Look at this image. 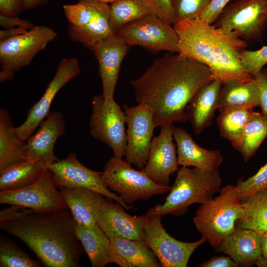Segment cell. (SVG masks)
I'll use <instances>...</instances> for the list:
<instances>
[{
	"mask_svg": "<svg viewBox=\"0 0 267 267\" xmlns=\"http://www.w3.org/2000/svg\"><path fill=\"white\" fill-rule=\"evenodd\" d=\"M49 0H22L24 10L32 9L46 4Z\"/></svg>",
	"mask_w": 267,
	"mask_h": 267,
	"instance_id": "f6af8a7d",
	"label": "cell"
},
{
	"mask_svg": "<svg viewBox=\"0 0 267 267\" xmlns=\"http://www.w3.org/2000/svg\"><path fill=\"white\" fill-rule=\"evenodd\" d=\"M237 226L262 234L267 232V188L241 200Z\"/></svg>",
	"mask_w": 267,
	"mask_h": 267,
	"instance_id": "f546056e",
	"label": "cell"
},
{
	"mask_svg": "<svg viewBox=\"0 0 267 267\" xmlns=\"http://www.w3.org/2000/svg\"><path fill=\"white\" fill-rule=\"evenodd\" d=\"M126 124L124 111L114 99L106 100L102 94L92 97L89 119L90 134L108 145L116 157L122 158L125 155Z\"/></svg>",
	"mask_w": 267,
	"mask_h": 267,
	"instance_id": "30bf717a",
	"label": "cell"
},
{
	"mask_svg": "<svg viewBox=\"0 0 267 267\" xmlns=\"http://www.w3.org/2000/svg\"><path fill=\"white\" fill-rule=\"evenodd\" d=\"M267 136V114L254 111L235 149L244 161L253 157Z\"/></svg>",
	"mask_w": 267,
	"mask_h": 267,
	"instance_id": "4dcf8cb0",
	"label": "cell"
},
{
	"mask_svg": "<svg viewBox=\"0 0 267 267\" xmlns=\"http://www.w3.org/2000/svg\"><path fill=\"white\" fill-rule=\"evenodd\" d=\"M153 13L167 24L173 26L174 19L172 8V0H146Z\"/></svg>",
	"mask_w": 267,
	"mask_h": 267,
	"instance_id": "74e56055",
	"label": "cell"
},
{
	"mask_svg": "<svg viewBox=\"0 0 267 267\" xmlns=\"http://www.w3.org/2000/svg\"><path fill=\"white\" fill-rule=\"evenodd\" d=\"M239 265L229 256L214 257L199 266L201 267H236Z\"/></svg>",
	"mask_w": 267,
	"mask_h": 267,
	"instance_id": "7bdbcfd3",
	"label": "cell"
},
{
	"mask_svg": "<svg viewBox=\"0 0 267 267\" xmlns=\"http://www.w3.org/2000/svg\"><path fill=\"white\" fill-rule=\"evenodd\" d=\"M43 161L24 160L0 171V190H12L29 185L38 180L48 168Z\"/></svg>",
	"mask_w": 267,
	"mask_h": 267,
	"instance_id": "83f0119b",
	"label": "cell"
},
{
	"mask_svg": "<svg viewBox=\"0 0 267 267\" xmlns=\"http://www.w3.org/2000/svg\"><path fill=\"white\" fill-rule=\"evenodd\" d=\"M178 37V51L207 66L213 80H248L255 77L242 67L240 53L247 43L231 30L215 27L198 17L173 25Z\"/></svg>",
	"mask_w": 267,
	"mask_h": 267,
	"instance_id": "3957f363",
	"label": "cell"
},
{
	"mask_svg": "<svg viewBox=\"0 0 267 267\" xmlns=\"http://www.w3.org/2000/svg\"><path fill=\"white\" fill-rule=\"evenodd\" d=\"M255 265L259 267H267V258L261 255L256 261Z\"/></svg>",
	"mask_w": 267,
	"mask_h": 267,
	"instance_id": "7dc6e473",
	"label": "cell"
},
{
	"mask_svg": "<svg viewBox=\"0 0 267 267\" xmlns=\"http://www.w3.org/2000/svg\"><path fill=\"white\" fill-rule=\"evenodd\" d=\"M261 247L262 255L267 258V232L262 234Z\"/></svg>",
	"mask_w": 267,
	"mask_h": 267,
	"instance_id": "bcb514c9",
	"label": "cell"
},
{
	"mask_svg": "<svg viewBox=\"0 0 267 267\" xmlns=\"http://www.w3.org/2000/svg\"><path fill=\"white\" fill-rule=\"evenodd\" d=\"M219 111L217 123L220 134L235 148L254 112L253 109L231 107L219 109Z\"/></svg>",
	"mask_w": 267,
	"mask_h": 267,
	"instance_id": "1f68e13d",
	"label": "cell"
},
{
	"mask_svg": "<svg viewBox=\"0 0 267 267\" xmlns=\"http://www.w3.org/2000/svg\"><path fill=\"white\" fill-rule=\"evenodd\" d=\"M144 242L156 255L162 267H186L195 249L207 242L202 237L192 242L179 241L163 227L161 217L145 214Z\"/></svg>",
	"mask_w": 267,
	"mask_h": 267,
	"instance_id": "8fae6325",
	"label": "cell"
},
{
	"mask_svg": "<svg viewBox=\"0 0 267 267\" xmlns=\"http://www.w3.org/2000/svg\"><path fill=\"white\" fill-rule=\"evenodd\" d=\"M240 190L241 200L252 196L267 188V163L256 174L236 184Z\"/></svg>",
	"mask_w": 267,
	"mask_h": 267,
	"instance_id": "d590c367",
	"label": "cell"
},
{
	"mask_svg": "<svg viewBox=\"0 0 267 267\" xmlns=\"http://www.w3.org/2000/svg\"><path fill=\"white\" fill-rule=\"evenodd\" d=\"M47 169L57 188L89 189L113 200L125 209L129 210L131 207L105 185L102 178V172L86 167L79 161L75 153L69 154L65 158L57 160L51 164Z\"/></svg>",
	"mask_w": 267,
	"mask_h": 267,
	"instance_id": "4fadbf2b",
	"label": "cell"
},
{
	"mask_svg": "<svg viewBox=\"0 0 267 267\" xmlns=\"http://www.w3.org/2000/svg\"><path fill=\"white\" fill-rule=\"evenodd\" d=\"M173 138L179 166L193 167L206 171L218 170L223 159L220 151L200 147L188 132L179 127H174Z\"/></svg>",
	"mask_w": 267,
	"mask_h": 267,
	"instance_id": "44dd1931",
	"label": "cell"
},
{
	"mask_svg": "<svg viewBox=\"0 0 267 267\" xmlns=\"http://www.w3.org/2000/svg\"><path fill=\"white\" fill-rule=\"evenodd\" d=\"M153 13L146 0H117L110 4V23L115 33L128 24Z\"/></svg>",
	"mask_w": 267,
	"mask_h": 267,
	"instance_id": "d6a6232c",
	"label": "cell"
},
{
	"mask_svg": "<svg viewBox=\"0 0 267 267\" xmlns=\"http://www.w3.org/2000/svg\"><path fill=\"white\" fill-rule=\"evenodd\" d=\"M114 252L128 267H159L161 264L144 241L121 238H110Z\"/></svg>",
	"mask_w": 267,
	"mask_h": 267,
	"instance_id": "f1b7e54d",
	"label": "cell"
},
{
	"mask_svg": "<svg viewBox=\"0 0 267 267\" xmlns=\"http://www.w3.org/2000/svg\"><path fill=\"white\" fill-rule=\"evenodd\" d=\"M213 80L209 68L180 53L156 59L131 81L135 101L151 110L156 127L187 121L186 108L198 89Z\"/></svg>",
	"mask_w": 267,
	"mask_h": 267,
	"instance_id": "6da1fadb",
	"label": "cell"
},
{
	"mask_svg": "<svg viewBox=\"0 0 267 267\" xmlns=\"http://www.w3.org/2000/svg\"><path fill=\"white\" fill-rule=\"evenodd\" d=\"M213 0H172L174 24L199 16Z\"/></svg>",
	"mask_w": 267,
	"mask_h": 267,
	"instance_id": "e575fe53",
	"label": "cell"
},
{
	"mask_svg": "<svg viewBox=\"0 0 267 267\" xmlns=\"http://www.w3.org/2000/svg\"><path fill=\"white\" fill-rule=\"evenodd\" d=\"M0 25L5 29L22 27L29 30L35 26L31 22L17 16H8L0 14Z\"/></svg>",
	"mask_w": 267,
	"mask_h": 267,
	"instance_id": "b9f144b4",
	"label": "cell"
},
{
	"mask_svg": "<svg viewBox=\"0 0 267 267\" xmlns=\"http://www.w3.org/2000/svg\"><path fill=\"white\" fill-rule=\"evenodd\" d=\"M60 192L76 222L88 226L96 224L105 196L83 187L61 188Z\"/></svg>",
	"mask_w": 267,
	"mask_h": 267,
	"instance_id": "d4e9b609",
	"label": "cell"
},
{
	"mask_svg": "<svg viewBox=\"0 0 267 267\" xmlns=\"http://www.w3.org/2000/svg\"><path fill=\"white\" fill-rule=\"evenodd\" d=\"M173 124L161 127L153 138L147 163L143 169L155 182L169 185L170 176L178 169L176 146L173 142Z\"/></svg>",
	"mask_w": 267,
	"mask_h": 267,
	"instance_id": "e0dca14e",
	"label": "cell"
},
{
	"mask_svg": "<svg viewBox=\"0 0 267 267\" xmlns=\"http://www.w3.org/2000/svg\"><path fill=\"white\" fill-rule=\"evenodd\" d=\"M105 198L96 222L97 225L109 238L144 241L145 215L132 216L120 204Z\"/></svg>",
	"mask_w": 267,
	"mask_h": 267,
	"instance_id": "d6986e66",
	"label": "cell"
},
{
	"mask_svg": "<svg viewBox=\"0 0 267 267\" xmlns=\"http://www.w3.org/2000/svg\"><path fill=\"white\" fill-rule=\"evenodd\" d=\"M222 83L216 80L205 84L195 94L186 108L187 121L196 134L210 127L215 112Z\"/></svg>",
	"mask_w": 267,
	"mask_h": 267,
	"instance_id": "cb8c5ba5",
	"label": "cell"
},
{
	"mask_svg": "<svg viewBox=\"0 0 267 267\" xmlns=\"http://www.w3.org/2000/svg\"><path fill=\"white\" fill-rule=\"evenodd\" d=\"M0 267H38L39 266L14 242L1 236Z\"/></svg>",
	"mask_w": 267,
	"mask_h": 267,
	"instance_id": "836d02e7",
	"label": "cell"
},
{
	"mask_svg": "<svg viewBox=\"0 0 267 267\" xmlns=\"http://www.w3.org/2000/svg\"><path fill=\"white\" fill-rule=\"evenodd\" d=\"M260 91V107L267 114V67H264L255 77Z\"/></svg>",
	"mask_w": 267,
	"mask_h": 267,
	"instance_id": "60d3db41",
	"label": "cell"
},
{
	"mask_svg": "<svg viewBox=\"0 0 267 267\" xmlns=\"http://www.w3.org/2000/svg\"><path fill=\"white\" fill-rule=\"evenodd\" d=\"M29 30L22 27L7 28L0 31V41L24 34Z\"/></svg>",
	"mask_w": 267,
	"mask_h": 267,
	"instance_id": "ee69618b",
	"label": "cell"
},
{
	"mask_svg": "<svg viewBox=\"0 0 267 267\" xmlns=\"http://www.w3.org/2000/svg\"><path fill=\"white\" fill-rule=\"evenodd\" d=\"M98 0L104 2L105 3H111L117 0Z\"/></svg>",
	"mask_w": 267,
	"mask_h": 267,
	"instance_id": "c3c4849f",
	"label": "cell"
},
{
	"mask_svg": "<svg viewBox=\"0 0 267 267\" xmlns=\"http://www.w3.org/2000/svg\"><path fill=\"white\" fill-rule=\"evenodd\" d=\"M222 184L218 170L206 171L181 166L177 171L174 183L164 203L150 208L146 214L181 216L191 205L202 204L214 198Z\"/></svg>",
	"mask_w": 267,
	"mask_h": 267,
	"instance_id": "277c9868",
	"label": "cell"
},
{
	"mask_svg": "<svg viewBox=\"0 0 267 267\" xmlns=\"http://www.w3.org/2000/svg\"><path fill=\"white\" fill-rule=\"evenodd\" d=\"M24 10L22 0H0V14L17 16Z\"/></svg>",
	"mask_w": 267,
	"mask_h": 267,
	"instance_id": "ab89813d",
	"label": "cell"
},
{
	"mask_svg": "<svg viewBox=\"0 0 267 267\" xmlns=\"http://www.w3.org/2000/svg\"><path fill=\"white\" fill-rule=\"evenodd\" d=\"M261 237L254 230L237 226L216 249L228 255L238 265L253 266L262 255Z\"/></svg>",
	"mask_w": 267,
	"mask_h": 267,
	"instance_id": "603a6c76",
	"label": "cell"
},
{
	"mask_svg": "<svg viewBox=\"0 0 267 267\" xmlns=\"http://www.w3.org/2000/svg\"><path fill=\"white\" fill-rule=\"evenodd\" d=\"M26 141L17 134L7 110L0 109V171L16 163L26 160Z\"/></svg>",
	"mask_w": 267,
	"mask_h": 267,
	"instance_id": "4316f807",
	"label": "cell"
},
{
	"mask_svg": "<svg viewBox=\"0 0 267 267\" xmlns=\"http://www.w3.org/2000/svg\"><path fill=\"white\" fill-rule=\"evenodd\" d=\"M81 73L77 59L63 58L59 63L54 76L40 99L29 110L26 120L15 131L20 138L26 140L50 113L51 103L61 88Z\"/></svg>",
	"mask_w": 267,
	"mask_h": 267,
	"instance_id": "9a60e30c",
	"label": "cell"
},
{
	"mask_svg": "<svg viewBox=\"0 0 267 267\" xmlns=\"http://www.w3.org/2000/svg\"><path fill=\"white\" fill-rule=\"evenodd\" d=\"M76 229L92 267H103L113 263L126 267L124 261L113 251L110 238L97 224L88 226L77 222Z\"/></svg>",
	"mask_w": 267,
	"mask_h": 267,
	"instance_id": "7402d4cb",
	"label": "cell"
},
{
	"mask_svg": "<svg viewBox=\"0 0 267 267\" xmlns=\"http://www.w3.org/2000/svg\"><path fill=\"white\" fill-rule=\"evenodd\" d=\"M241 211L238 186L227 184L219 195L201 204L193 219L197 230L210 245L217 249L235 228Z\"/></svg>",
	"mask_w": 267,
	"mask_h": 267,
	"instance_id": "5b68a950",
	"label": "cell"
},
{
	"mask_svg": "<svg viewBox=\"0 0 267 267\" xmlns=\"http://www.w3.org/2000/svg\"><path fill=\"white\" fill-rule=\"evenodd\" d=\"M122 158L113 157L105 164L101 177L103 182L127 205L136 201L148 200L170 191L172 186L152 180L143 169L136 170Z\"/></svg>",
	"mask_w": 267,
	"mask_h": 267,
	"instance_id": "52a82bcc",
	"label": "cell"
},
{
	"mask_svg": "<svg viewBox=\"0 0 267 267\" xmlns=\"http://www.w3.org/2000/svg\"><path fill=\"white\" fill-rule=\"evenodd\" d=\"M240 62L244 69L255 77L267 64V45L257 50L244 49L240 53Z\"/></svg>",
	"mask_w": 267,
	"mask_h": 267,
	"instance_id": "8d00e7d4",
	"label": "cell"
},
{
	"mask_svg": "<svg viewBox=\"0 0 267 267\" xmlns=\"http://www.w3.org/2000/svg\"><path fill=\"white\" fill-rule=\"evenodd\" d=\"M57 36L53 29L35 25L24 34L0 41V81L11 80L15 72L31 63Z\"/></svg>",
	"mask_w": 267,
	"mask_h": 267,
	"instance_id": "ba28073f",
	"label": "cell"
},
{
	"mask_svg": "<svg viewBox=\"0 0 267 267\" xmlns=\"http://www.w3.org/2000/svg\"><path fill=\"white\" fill-rule=\"evenodd\" d=\"M130 47L124 39L115 33L100 42L92 50L98 63L102 94L106 100L114 99L121 63Z\"/></svg>",
	"mask_w": 267,
	"mask_h": 267,
	"instance_id": "ac0fdd59",
	"label": "cell"
},
{
	"mask_svg": "<svg viewBox=\"0 0 267 267\" xmlns=\"http://www.w3.org/2000/svg\"><path fill=\"white\" fill-rule=\"evenodd\" d=\"M213 25L235 32L247 43L260 42L267 28V0H232Z\"/></svg>",
	"mask_w": 267,
	"mask_h": 267,
	"instance_id": "9c48e42d",
	"label": "cell"
},
{
	"mask_svg": "<svg viewBox=\"0 0 267 267\" xmlns=\"http://www.w3.org/2000/svg\"><path fill=\"white\" fill-rule=\"evenodd\" d=\"M126 115L127 147L126 160L139 169L144 168L156 127L153 113L145 105H123Z\"/></svg>",
	"mask_w": 267,
	"mask_h": 267,
	"instance_id": "5bb4252c",
	"label": "cell"
},
{
	"mask_svg": "<svg viewBox=\"0 0 267 267\" xmlns=\"http://www.w3.org/2000/svg\"><path fill=\"white\" fill-rule=\"evenodd\" d=\"M57 188L50 171L47 169L38 180L29 185L16 189L0 190V203L40 211L68 208Z\"/></svg>",
	"mask_w": 267,
	"mask_h": 267,
	"instance_id": "2e32d148",
	"label": "cell"
},
{
	"mask_svg": "<svg viewBox=\"0 0 267 267\" xmlns=\"http://www.w3.org/2000/svg\"><path fill=\"white\" fill-rule=\"evenodd\" d=\"M68 208L40 211L10 205L0 211V228L21 240L47 267H78L84 253Z\"/></svg>",
	"mask_w": 267,
	"mask_h": 267,
	"instance_id": "7a4b0ae2",
	"label": "cell"
},
{
	"mask_svg": "<svg viewBox=\"0 0 267 267\" xmlns=\"http://www.w3.org/2000/svg\"><path fill=\"white\" fill-rule=\"evenodd\" d=\"M116 33L130 46L138 45L152 52L178 51V37L173 26L167 24L154 13L128 24Z\"/></svg>",
	"mask_w": 267,
	"mask_h": 267,
	"instance_id": "7c38bea8",
	"label": "cell"
},
{
	"mask_svg": "<svg viewBox=\"0 0 267 267\" xmlns=\"http://www.w3.org/2000/svg\"><path fill=\"white\" fill-rule=\"evenodd\" d=\"M65 131L66 123L62 114L59 111L50 112L37 132L26 140L25 160L43 161L49 166L58 160L54 154V147Z\"/></svg>",
	"mask_w": 267,
	"mask_h": 267,
	"instance_id": "ffe728a7",
	"label": "cell"
},
{
	"mask_svg": "<svg viewBox=\"0 0 267 267\" xmlns=\"http://www.w3.org/2000/svg\"><path fill=\"white\" fill-rule=\"evenodd\" d=\"M232 0H213L208 7L198 16L201 20L213 24L221 12Z\"/></svg>",
	"mask_w": 267,
	"mask_h": 267,
	"instance_id": "f35d334b",
	"label": "cell"
},
{
	"mask_svg": "<svg viewBox=\"0 0 267 267\" xmlns=\"http://www.w3.org/2000/svg\"><path fill=\"white\" fill-rule=\"evenodd\" d=\"M260 105V91L256 78L230 80L222 83L218 109L236 107L253 109Z\"/></svg>",
	"mask_w": 267,
	"mask_h": 267,
	"instance_id": "484cf974",
	"label": "cell"
},
{
	"mask_svg": "<svg viewBox=\"0 0 267 267\" xmlns=\"http://www.w3.org/2000/svg\"><path fill=\"white\" fill-rule=\"evenodd\" d=\"M69 24L68 35L74 42L93 50L101 41L116 33L110 23V4L98 0H78L63 6Z\"/></svg>",
	"mask_w": 267,
	"mask_h": 267,
	"instance_id": "8992f818",
	"label": "cell"
}]
</instances>
